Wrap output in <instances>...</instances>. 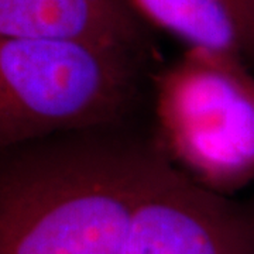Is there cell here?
<instances>
[{
	"label": "cell",
	"mask_w": 254,
	"mask_h": 254,
	"mask_svg": "<svg viewBox=\"0 0 254 254\" xmlns=\"http://www.w3.org/2000/svg\"><path fill=\"white\" fill-rule=\"evenodd\" d=\"M120 254H254V215L180 171L138 206Z\"/></svg>",
	"instance_id": "cell-4"
},
{
	"label": "cell",
	"mask_w": 254,
	"mask_h": 254,
	"mask_svg": "<svg viewBox=\"0 0 254 254\" xmlns=\"http://www.w3.org/2000/svg\"><path fill=\"white\" fill-rule=\"evenodd\" d=\"M180 173L160 148L72 143L0 167V254H120L138 206Z\"/></svg>",
	"instance_id": "cell-1"
},
{
	"label": "cell",
	"mask_w": 254,
	"mask_h": 254,
	"mask_svg": "<svg viewBox=\"0 0 254 254\" xmlns=\"http://www.w3.org/2000/svg\"><path fill=\"white\" fill-rule=\"evenodd\" d=\"M160 150L220 195L254 182V78L243 58L190 47L155 79Z\"/></svg>",
	"instance_id": "cell-2"
},
{
	"label": "cell",
	"mask_w": 254,
	"mask_h": 254,
	"mask_svg": "<svg viewBox=\"0 0 254 254\" xmlns=\"http://www.w3.org/2000/svg\"><path fill=\"white\" fill-rule=\"evenodd\" d=\"M131 58L75 41L0 37V151L113 122L131 92Z\"/></svg>",
	"instance_id": "cell-3"
},
{
	"label": "cell",
	"mask_w": 254,
	"mask_h": 254,
	"mask_svg": "<svg viewBox=\"0 0 254 254\" xmlns=\"http://www.w3.org/2000/svg\"><path fill=\"white\" fill-rule=\"evenodd\" d=\"M140 17L181 38L203 47L245 57L236 24L222 0H126Z\"/></svg>",
	"instance_id": "cell-6"
},
{
	"label": "cell",
	"mask_w": 254,
	"mask_h": 254,
	"mask_svg": "<svg viewBox=\"0 0 254 254\" xmlns=\"http://www.w3.org/2000/svg\"><path fill=\"white\" fill-rule=\"evenodd\" d=\"M1 38L61 40L136 55L140 16L126 0H0Z\"/></svg>",
	"instance_id": "cell-5"
},
{
	"label": "cell",
	"mask_w": 254,
	"mask_h": 254,
	"mask_svg": "<svg viewBox=\"0 0 254 254\" xmlns=\"http://www.w3.org/2000/svg\"><path fill=\"white\" fill-rule=\"evenodd\" d=\"M236 24L245 55L254 58V0H222Z\"/></svg>",
	"instance_id": "cell-7"
}]
</instances>
